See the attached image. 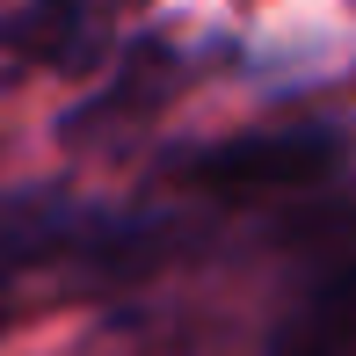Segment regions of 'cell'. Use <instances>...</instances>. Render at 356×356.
<instances>
[{
  "instance_id": "277c9868",
  "label": "cell",
  "mask_w": 356,
  "mask_h": 356,
  "mask_svg": "<svg viewBox=\"0 0 356 356\" xmlns=\"http://www.w3.org/2000/svg\"><path fill=\"white\" fill-rule=\"evenodd\" d=\"M189 80H197V58H189L175 37H160V29L124 37L117 58H109V73H102V88L80 95L66 117H58V145H66V153H117L131 131H145V124L189 88Z\"/></svg>"
},
{
  "instance_id": "5b68a950",
  "label": "cell",
  "mask_w": 356,
  "mask_h": 356,
  "mask_svg": "<svg viewBox=\"0 0 356 356\" xmlns=\"http://www.w3.org/2000/svg\"><path fill=\"white\" fill-rule=\"evenodd\" d=\"M0 51L37 58L51 73H109L117 37H109L102 0H8L0 8Z\"/></svg>"
},
{
  "instance_id": "7a4b0ae2",
  "label": "cell",
  "mask_w": 356,
  "mask_h": 356,
  "mask_svg": "<svg viewBox=\"0 0 356 356\" xmlns=\"http://www.w3.org/2000/svg\"><path fill=\"white\" fill-rule=\"evenodd\" d=\"M356 160L349 124H269V131H233V138H204L160 160V182L182 197L233 211V204H284V197H313V189L342 182V168Z\"/></svg>"
},
{
  "instance_id": "6da1fadb",
  "label": "cell",
  "mask_w": 356,
  "mask_h": 356,
  "mask_svg": "<svg viewBox=\"0 0 356 356\" xmlns=\"http://www.w3.org/2000/svg\"><path fill=\"white\" fill-rule=\"evenodd\" d=\"M218 211L102 204L66 182H22L0 197V334L58 298H117L204 254Z\"/></svg>"
},
{
  "instance_id": "8992f818",
  "label": "cell",
  "mask_w": 356,
  "mask_h": 356,
  "mask_svg": "<svg viewBox=\"0 0 356 356\" xmlns=\"http://www.w3.org/2000/svg\"><path fill=\"white\" fill-rule=\"evenodd\" d=\"M131 8H145V0H131Z\"/></svg>"
},
{
  "instance_id": "3957f363",
  "label": "cell",
  "mask_w": 356,
  "mask_h": 356,
  "mask_svg": "<svg viewBox=\"0 0 356 356\" xmlns=\"http://www.w3.org/2000/svg\"><path fill=\"white\" fill-rule=\"evenodd\" d=\"M298 240V284H291L262 356H356V211L305 218Z\"/></svg>"
}]
</instances>
